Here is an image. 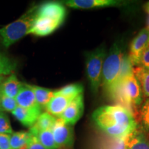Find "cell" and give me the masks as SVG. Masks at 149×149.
<instances>
[{
  "label": "cell",
  "mask_w": 149,
  "mask_h": 149,
  "mask_svg": "<svg viewBox=\"0 0 149 149\" xmlns=\"http://www.w3.org/2000/svg\"><path fill=\"white\" fill-rule=\"evenodd\" d=\"M92 120L99 129L112 138H126L138 127L133 112L120 104L99 107L93 113Z\"/></svg>",
  "instance_id": "1"
},
{
  "label": "cell",
  "mask_w": 149,
  "mask_h": 149,
  "mask_svg": "<svg viewBox=\"0 0 149 149\" xmlns=\"http://www.w3.org/2000/svg\"><path fill=\"white\" fill-rule=\"evenodd\" d=\"M124 55V53L121 43L115 42L111 46L104 61L101 86L104 92L111 99L120 75Z\"/></svg>",
  "instance_id": "2"
},
{
  "label": "cell",
  "mask_w": 149,
  "mask_h": 149,
  "mask_svg": "<svg viewBox=\"0 0 149 149\" xmlns=\"http://www.w3.org/2000/svg\"><path fill=\"white\" fill-rule=\"evenodd\" d=\"M143 96L140 84L133 73L122 80L117 86L112 100L129 109L136 116L137 107L142 104Z\"/></svg>",
  "instance_id": "3"
},
{
  "label": "cell",
  "mask_w": 149,
  "mask_h": 149,
  "mask_svg": "<svg viewBox=\"0 0 149 149\" xmlns=\"http://www.w3.org/2000/svg\"><path fill=\"white\" fill-rule=\"evenodd\" d=\"M37 8L38 6L32 7L15 21L0 29V41L4 47H10L28 35L36 19Z\"/></svg>",
  "instance_id": "4"
},
{
  "label": "cell",
  "mask_w": 149,
  "mask_h": 149,
  "mask_svg": "<svg viewBox=\"0 0 149 149\" xmlns=\"http://www.w3.org/2000/svg\"><path fill=\"white\" fill-rule=\"evenodd\" d=\"M108 53L104 46L85 54L86 71L90 87L94 94L97 93L102 84V70Z\"/></svg>",
  "instance_id": "5"
},
{
  "label": "cell",
  "mask_w": 149,
  "mask_h": 149,
  "mask_svg": "<svg viewBox=\"0 0 149 149\" xmlns=\"http://www.w3.org/2000/svg\"><path fill=\"white\" fill-rule=\"evenodd\" d=\"M52 132L58 149L72 148L74 143L72 126L67 124L61 118L57 117Z\"/></svg>",
  "instance_id": "6"
},
{
  "label": "cell",
  "mask_w": 149,
  "mask_h": 149,
  "mask_svg": "<svg viewBox=\"0 0 149 149\" xmlns=\"http://www.w3.org/2000/svg\"><path fill=\"white\" fill-rule=\"evenodd\" d=\"M149 46V30L144 28L133 39L130 44L128 57L133 66H139L141 55Z\"/></svg>",
  "instance_id": "7"
},
{
  "label": "cell",
  "mask_w": 149,
  "mask_h": 149,
  "mask_svg": "<svg viewBox=\"0 0 149 149\" xmlns=\"http://www.w3.org/2000/svg\"><path fill=\"white\" fill-rule=\"evenodd\" d=\"M84 111V95H79L68 104L63 113L59 117L65 123L73 126L82 117Z\"/></svg>",
  "instance_id": "8"
},
{
  "label": "cell",
  "mask_w": 149,
  "mask_h": 149,
  "mask_svg": "<svg viewBox=\"0 0 149 149\" xmlns=\"http://www.w3.org/2000/svg\"><path fill=\"white\" fill-rule=\"evenodd\" d=\"M64 2L67 6L74 9H92L120 6L128 3L119 0H67Z\"/></svg>",
  "instance_id": "9"
},
{
  "label": "cell",
  "mask_w": 149,
  "mask_h": 149,
  "mask_svg": "<svg viewBox=\"0 0 149 149\" xmlns=\"http://www.w3.org/2000/svg\"><path fill=\"white\" fill-rule=\"evenodd\" d=\"M37 15L46 17L63 24L66 17V9L61 3L48 1L38 6Z\"/></svg>",
  "instance_id": "10"
},
{
  "label": "cell",
  "mask_w": 149,
  "mask_h": 149,
  "mask_svg": "<svg viewBox=\"0 0 149 149\" xmlns=\"http://www.w3.org/2000/svg\"><path fill=\"white\" fill-rule=\"evenodd\" d=\"M62 24L46 17L37 15L33 26L30 29L28 35L35 36L45 37L51 35L57 30Z\"/></svg>",
  "instance_id": "11"
},
{
  "label": "cell",
  "mask_w": 149,
  "mask_h": 149,
  "mask_svg": "<svg viewBox=\"0 0 149 149\" xmlns=\"http://www.w3.org/2000/svg\"><path fill=\"white\" fill-rule=\"evenodd\" d=\"M42 110L40 106L33 109H25L17 106L12 112V114L22 125L31 128L42 113Z\"/></svg>",
  "instance_id": "12"
},
{
  "label": "cell",
  "mask_w": 149,
  "mask_h": 149,
  "mask_svg": "<svg viewBox=\"0 0 149 149\" xmlns=\"http://www.w3.org/2000/svg\"><path fill=\"white\" fill-rule=\"evenodd\" d=\"M126 149H149V140L146 133L137 128L126 138Z\"/></svg>",
  "instance_id": "13"
},
{
  "label": "cell",
  "mask_w": 149,
  "mask_h": 149,
  "mask_svg": "<svg viewBox=\"0 0 149 149\" xmlns=\"http://www.w3.org/2000/svg\"><path fill=\"white\" fill-rule=\"evenodd\" d=\"M18 107L25 109H33L38 107L34 93L28 84H23L15 97Z\"/></svg>",
  "instance_id": "14"
},
{
  "label": "cell",
  "mask_w": 149,
  "mask_h": 149,
  "mask_svg": "<svg viewBox=\"0 0 149 149\" xmlns=\"http://www.w3.org/2000/svg\"><path fill=\"white\" fill-rule=\"evenodd\" d=\"M73 99L66 97L55 95L46 106L45 110L48 113L53 115L55 117H60L64 110L66 109L70 102Z\"/></svg>",
  "instance_id": "15"
},
{
  "label": "cell",
  "mask_w": 149,
  "mask_h": 149,
  "mask_svg": "<svg viewBox=\"0 0 149 149\" xmlns=\"http://www.w3.org/2000/svg\"><path fill=\"white\" fill-rule=\"evenodd\" d=\"M57 117H54L48 112H42L34 125L29 128V133L35 136L42 130H52L55 125Z\"/></svg>",
  "instance_id": "16"
},
{
  "label": "cell",
  "mask_w": 149,
  "mask_h": 149,
  "mask_svg": "<svg viewBox=\"0 0 149 149\" xmlns=\"http://www.w3.org/2000/svg\"><path fill=\"white\" fill-rule=\"evenodd\" d=\"M23 83L18 79L15 74L12 73L8 77L6 78L0 86L1 93L9 97L15 99Z\"/></svg>",
  "instance_id": "17"
},
{
  "label": "cell",
  "mask_w": 149,
  "mask_h": 149,
  "mask_svg": "<svg viewBox=\"0 0 149 149\" xmlns=\"http://www.w3.org/2000/svg\"><path fill=\"white\" fill-rule=\"evenodd\" d=\"M30 88L34 93L37 103L42 109H45L46 106L51 101L52 98L55 96V91L48 89L39 86L29 84Z\"/></svg>",
  "instance_id": "18"
},
{
  "label": "cell",
  "mask_w": 149,
  "mask_h": 149,
  "mask_svg": "<svg viewBox=\"0 0 149 149\" xmlns=\"http://www.w3.org/2000/svg\"><path fill=\"white\" fill-rule=\"evenodd\" d=\"M31 134L26 131L13 132L10 135V146L12 149H27Z\"/></svg>",
  "instance_id": "19"
},
{
  "label": "cell",
  "mask_w": 149,
  "mask_h": 149,
  "mask_svg": "<svg viewBox=\"0 0 149 149\" xmlns=\"http://www.w3.org/2000/svg\"><path fill=\"white\" fill-rule=\"evenodd\" d=\"M134 74L140 84L143 95L149 97V70L141 66L134 68Z\"/></svg>",
  "instance_id": "20"
},
{
  "label": "cell",
  "mask_w": 149,
  "mask_h": 149,
  "mask_svg": "<svg viewBox=\"0 0 149 149\" xmlns=\"http://www.w3.org/2000/svg\"><path fill=\"white\" fill-rule=\"evenodd\" d=\"M84 86L80 83L70 84L62 87L57 91H55V95H62L66 97L74 99L79 95L82 94Z\"/></svg>",
  "instance_id": "21"
},
{
  "label": "cell",
  "mask_w": 149,
  "mask_h": 149,
  "mask_svg": "<svg viewBox=\"0 0 149 149\" xmlns=\"http://www.w3.org/2000/svg\"><path fill=\"white\" fill-rule=\"evenodd\" d=\"M40 142L46 149H58L54 139L52 130H42L35 135Z\"/></svg>",
  "instance_id": "22"
},
{
  "label": "cell",
  "mask_w": 149,
  "mask_h": 149,
  "mask_svg": "<svg viewBox=\"0 0 149 149\" xmlns=\"http://www.w3.org/2000/svg\"><path fill=\"white\" fill-rule=\"evenodd\" d=\"M126 138L116 139L105 137L100 140L98 149H126Z\"/></svg>",
  "instance_id": "23"
},
{
  "label": "cell",
  "mask_w": 149,
  "mask_h": 149,
  "mask_svg": "<svg viewBox=\"0 0 149 149\" xmlns=\"http://www.w3.org/2000/svg\"><path fill=\"white\" fill-rule=\"evenodd\" d=\"M138 117L141 130L145 133H149V97L141 106L138 111Z\"/></svg>",
  "instance_id": "24"
},
{
  "label": "cell",
  "mask_w": 149,
  "mask_h": 149,
  "mask_svg": "<svg viewBox=\"0 0 149 149\" xmlns=\"http://www.w3.org/2000/svg\"><path fill=\"white\" fill-rule=\"evenodd\" d=\"M17 64L8 57L0 54V76L11 74L16 69Z\"/></svg>",
  "instance_id": "25"
},
{
  "label": "cell",
  "mask_w": 149,
  "mask_h": 149,
  "mask_svg": "<svg viewBox=\"0 0 149 149\" xmlns=\"http://www.w3.org/2000/svg\"><path fill=\"white\" fill-rule=\"evenodd\" d=\"M12 133H13V130L11 126L8 115L3 112H1L0 113V134L11 135Z\"/></svg>",
  "instance_id": "26"
},
{
  "label": "cell",
  "mask_w": 149,
  "mask_h": 149,
  "mask_svg": "<svg viewBox=\"0 0 149 149\" xmlns=\"http://www.w3.org/2000/svg\"><path fill=\"white\" fill-rule=\"evenodd\" d=\"M1 107L3 111H4L12 113L17 107V103L16 100L15 98L9 97L1 93Z\"/></svg>",
  "instance_id": "27"
},
{
  "label": "cell",
  "mask_w": 149,
  "mask_h": 149,
  "mask_svg": "<svg viewBox=\"0 0 149 149\" xmlns=\"http://www.w3.org/2000/svg\"><path fill=\"white\" fill-rule=\"evenodd\" d=\"M27 149H46L40 142L37 137L31 134V137L28 143Z\"/></svg>",
  "instance_id": "28"
},
{
  "label": "cell",
  "mask_w": 149,
  "mask_h": 149,
  "mask_svg": "<svg viewBox=\"0 0 149 149\" xmlns=\"http://www.w3.org/2000/svg\"><path fill=\"white\" fill-rule=\"evenodd\" d=\"M0 149H12L10 142V135L0 134Z\"/></svg>",
  "instance_id": "29"
},
{
  "label": "cell",
  "mask_w": 149,
  "mask_h": 149,
  "mask_svg": "<svg viewBox=\"0 0 149 149\" xmlns=\"http://www.w3.org/2000/svg\"><path fill=\"white\" fill-rule=\"evenodd\" d=\"M149 70V46L145 50L141 55L139 66Z\"/></svg>",
  "instance_id": "30"
},
{
  "label": "cell",
  "mask_w": 149,
  "mask_h": 149,
  "mask_svg": "<svg viewBox=\"0 0 149 149\" xmlns=\"http://www.w3.org/2000/svg\"><path fill=\"white\" fill-rule=\"evenodd\" d=\"M144 10L147 13V14L149 13V1L144 5Z\"/></svg>",
  "instance_id": "31"
},
{
  "label": "cell",
  "mask_w": 149,
  "mask_h": 149,
  "mask_svg": "<svg viewBox=\"0 0 149 149\" xmlns=\"http://www.w3.org/2000/svg\"><path fill=\"white\" fill-rule=\"evenodd\" d=\"M147 29L149 30V13L147 15V18H146V27Z\"/></svg>",
  "instance_id": "32"
},
{
  "label": "cell",
  "mask_w": 149,
  "mask_h": 149,
  "mask_svg": "<svg viewBox=\"0 0 149 149\" xmlns=\"http://www.w3.org/2000/svg\"><path fill=\"white\" fill-rule=\"evenodd\" d=\"M6 79L5 76H0V85L2 84V82Z\"/></svg>",
  "instance_id": "33"
},
{
  "label": "cell",
  "mask_w": 149,
  "mask_h": 149,
  "mask_svg": "<svg viewBox=\"0 0 149 149\" xmlns=\"http://www.w3.org/2000/svg\"><path fill=\"white\" fill-rule=\"evenodd\" d=\"M1 89H0V113H1V112H3V110L1 109Z\"/></svg>",
  "instance_id": "34"
},
{
  "label": "cell",
  "mask_w": 149,
  "mask_h": 149,
  "mask_svg": "<svg viewBox=\"0 0 149 149\" xmlns=\"http://www.w3.org/2000/svg\"><path fill=\"white\" fill-rule=\"evenodd\" d=\"M70 149H72V148H70Z\"/></svg>",
  "instance_id": "35"
},
{
  "label": "cell",
  "mask_w": 149,
  "mask_h": 149,
  "mask_svg": "<svg viewBox=\"0 0 149 149\" xmlns=\"http://www.w3.org/2000/svg\"><path fill=\"white\" fill-rule=\"evenodd\" d=\"M0 54H1V53H0Z\"/></svg>",
  "instance_id": "36"
}]
</instances>
